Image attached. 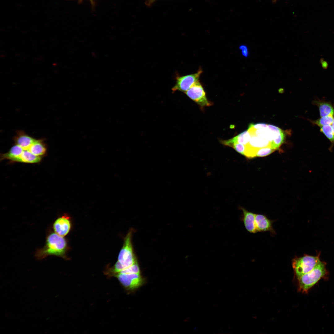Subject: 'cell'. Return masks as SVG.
Listing matches in <instances>:
<instances>
[{"label": "cell", "mask_w": 334, "mask_h": 334, "mask_svg": "<svg viewBox=\"0 0 334 334\" xmlns=\"http://www.w3.org/2000/svg\"><path fill=\"white\" fill-rule=\"evenodd\" d=\"M333 115H332L320 117L318 119L311 121V122L315 125L321 127L326 125H331L332 123Z\"/></svg>", "instance_id": "e0dca14e"}, {"label": "cell", "mask_w": 334, "mask_h": 334, "mask_svg": "<svg viewBox=\"0 0 334 334\" xmlns=\"http://www.w3.org/2000/svg\"><path fill=\"white\" fill-rule=\"evenodd\" d=\"M28 150L36 156L42 157L46 153L47 147L42 139H36Z\"/></svg>", "instance_id": "5bb4252c"}, {"label": "cell", "mask_w": 334, "mask_h": 334, "mask_svg": "<svg viewBox=\"0 0 334 334\" xmlns=\"http://www.w3.org/2000/svg\"><path fill=\"white\" fill-rule=\"evenodd\" d=\"M113 276L117 277L126 289L133 290L141 286L144 282L140 273L117 274Z\"/></svg>", "instance_id": "5b68a950"}, {"label": "cell", "mask_w": 334, "mask_h": 334, "mask_svg": "<svg viewBox=\"0 0 334 334\" xmlns=\"http://www.w3.org/2000/svg\"><path fill=\"white\" fill-rule=\"evenodd\" d=\"M313 104L318 107L320 117L334 114V108L328 102L319 100L313 101Z\"/></svg>", "instance_id": "9a60e30c"}, {"label": "cell", "mask_w": 334, "mask_h": 334, "mask_svg": "<svg viewBox=\"0 0 334 334\" xmlns=\"http://www.w3.org/2000/svg\"><path fill=\"white\" fill-rule=\"evenodd\" d=\"M267 127L274 132L280 133L283 131L281 129L273 125L268 124Z\"/></svg>", "instance_id": "d4e9b609"}, {"label": "cell", "mask_w": 334, "mask_h": 334, "mask_svg": "<svg viewBox=\"0 0 334 334\" xmlns=\"http://www.w3.org/2000/svg\"><path fill=\"white\" fill-rule=\"evenodd\" d=\"M185 93L189 97L201 106H208L212 104L208 100L205 92L199 81Z\"/></svg>", "instance_id": "52a82bcc"}, {"label": "cell", "mask_w": 334, "mask_h": 334, "mask_svg": "<svg viewBox=\"0 0 334 334\" xmlns=\"http://www.w3.org/2000/svg\"><path fill=\"white\" fill-rule=\"evenodd\" d=\"M285 134L283 131L275 137L271 143L272 148L277 150L284 142L285 139Z\"/></svg>", "instance_id": "d6986e66"}, {"label": "cell", "mask_w": 334, "mask_h": 334, "mask_svg": "<svg viewBox=\"0 0 334 334\" xmlns=\"http://www.w3.org/2000/svg\"><path fill=\"white\" fill-rule=\"evenodd\" d=\"M320 131L326 136L332 144H334V133L331 125H326L320 127Z\"/></svg>", "instance_id": "ac0fdd59"}, {"label": "cell", "mask_w": 334, "mask_h": 334, "mask_svg": "<svg viewBox=\"0 0 334 334\" xmlns=\"http://www.w3.org/2000/svg\"><path fill=\"white\" fill-rule=\"evenodd\" d=\"M140 273L139 268L137 262L130 266L122 270L117 274ZM114 274V275H115Z\"/></svg>", "instance_id": "ffe728a7"}, {"label": "cell", "mask_w": 334, "mask_h": 334, "mask_svg": "<svg viewBox=\"0 0 334 334\" xmlns=\"http://www.w3.org/2000/svg\"><path fill=\"white\" fill-rule=\"evenodd\" d=\"M42 157L34 155L28 149H23L22 154L17 160L16 162L25 163H36L41 161Z\"/></svg>", "instance_id": "2e32d148"}, {"label": "cell", "mask_w": 334, "mask_h": 334, "mask_svg": "<svg viewBox=\"0 0 334 334\" xmlns=\"http://www.w3.org/2000/svg\"><path fill=\"white\" fill-rule=\"evenodd\" d=\"M231 147L238 153L244 156L245 150V146L244 145L240 143H236L232 145Z\"/></svg>", "instance_id": "7402d4cb"}, {"label": "cell", "mask_w": 334, "mask_h": 334, "mask_svg": "<svg viewBox=\"0 0 334 334\" xmlns=\"http://www.w3.org/2000/svg\"><path fill=\"white\" fill-rule=\"evenodd\" d=\"M326 270L323 263L320 262L310 271L298 279L299 291L307 292L325 275Z\"/></svg>", "instance_id": "3957f363"}, {"label": "cell", "mask_w": 334, "mask_h": 334, "mask_svg": "<svg viewBox=\"0 0 334 334\" xmlns=\"http://www.w3.org/2000/svg\"><path fill=\"white\" fill-rule=\"evenodd\" d=\"M67 248L65 238L55 233H52L47 236L44 247L38 250L35 255L39 259L50 255L65 257Z\"/></svg>", "instance_id": "6da1fadb"}, {"label": "cell", "mask_w": 334, "mask_h": 334, "mask_svg": "<svg viewBox=\"0 0 334 334\" xmlns=\"http://www.w3.org/2000/svg\"><path fill=\"white\" fill-rule=\"evenodd\" d=\"M156 0H145V4L148 6H151Z\"/></svg>", "instance_id": "4316f807"}, {"label": "cell", "mask_w": 334, "mask_h": 334, "mask_svg": "<svg viewBox=\"0 0 334 334\" xmlns=\"http://www.w3.org/2000/svg\"><path fill=\"white\" fill-rule=\"evenodd\" d=\"M132 231L130 230L124 238V244L119 254L118 260L110 270L111 275L117 273L137 262L131 242Z\"/></svg>", "instance_id": "7a4b0ae2"}, {"label": "cell", "mask_w": 334, "mask_h": 334, "mask_svg": "<svg viewBox=\"0 0 334 334\" xmlns=\"http://www.w3.org/2000/svg\"><path fill=\"white\" fill-rule=\"evenodd\" d=\"M268 124L264 123H259L256 124H250L249 127L255 129H258L267 127Z\"/></svg>", "instance_id": "603a6c76"}, {"label": "cell", "mask_w": 334, "mask_h": 334, "mask_svg": "<svg viewBox=\"0 0 334 334\" xmlns=\"http://www.w3.org/2000/svg\"><path fill=\"white\" fill-rule=\"evenodd\" d=\"M36 139L28 135L23 131H19L13 138L15 144L19 145L24 150L29 149Z\"/></svg>", "instance_id": "9c48e42d"}, {"label": "cell", "mask_w": 334, "mask_h": 334, "mask_svg": "<svg viewBox=\"0 0 334 334\" xmlns=\"http://www.w3.org/2000/svg\"><path fill=\"white\" fill-rule=\"evenodd\" d=\"M53 228L55 232L58 234L62 237L66 235L71 228L70 217L65 214L58 218L54 222Z\"/></svg>", "instance_id": "ba28073f"}, {"label": "cell", "mask_w": 334, "mask_h": 334, "mask_svg": "<svg viewBox=\"0 0 334 334\" xmlns=\"http://www.w3.org/2000/svg\"><path fill=\"white\" fill-rule=\"evenodd\" d=\"M202 72V70L199 69L194 74L177 77L176 84L172 88V90L174 92L178 90L186 92L199 81V76Z\"/></svg>", "instance_id": "8992f818"}, {"label": "cell", "mask_w": 334, "mask_h": 334, "mask_svg": "<svg viewBox=\"0 0 334 334\" xmlns=\"http://www.w3.org/2000/svg\"><path fill=\"white\" fill-rule=\"evenodd\" d=\"M251 135H254L258 137L267 139L270 142H272L274 138L280 133L275 132L272 131L268 128H265L262 129H255L249 126L248 129Z\"/></svg>", "instance_id": "7c38bea8"}, {"label": "cell", "mask_w": 334, "mask_h": 334, "mask_svg": "<svg viewBox=\"0 0 334 334\" xmlns=\"http://www.w3.org/2000/svg\"><path fill=\"white\" fill-rule=\"evenodd\" d=\"M332 129H333V131L334 133V117H333V122H332Z\"/></svg>", "instance_id": "83f0119b"}, {"label": "cell", "mask_w": 334, "mask_h": 334, "mask_svg": "<svg viewBox=\"0 0 334 334\" xmlns=\"http://www.w3.org/2000/svg\"><path fill=\"white\" fill-rule=\"evenodd\" d=\"M239 49L241 50L242 55L247 57L249 55V52L247 47L245 45H242L239 47Z\"/></svg>", "instance_id": "cb8c5ba5"}, {"label": "cell", "mask_w": 334, "mask_h": 334, "mask_svg": "<svg viewBox=\"0 0 334 334\" xmlns=\"http://www.w3.org/2000/svg\"><path fill=\"white\" fill-rule=\"evenodd\" d=\"M240 209L243 212L242 220L246 229L250 233L257 232L255 224V214L247 211L243 208L240 207Z\"/></svg>", "instance_id": "30bf717a"}, {"label": "cell", "mask_w": 334, "mask_h": 334, "mask_svg": "<svg viewBox=\"0 0 334 334\" xmlns=\"http://www.w3.org/2000/svg\"><path fill=\"white\" fill-rule=\"evenodd\" d=\"M89 0L90 1L92 2V0Z\"/></svg>", "instance_id": "f1b7e54d"}, {"label": "cell", "mask_w": 334, "mask_h": 334, "mask_svg": "<svg viewBox=\"0 0 334 334\" xmlns=\"http://www.w3.org/2000/svg\"><path fill=\"white\" fill-rule=\"evenodd\" d=\"M276 149L271 147H264L258 149L255 154V157H263L267 156L274 152Z\"/></svg>", "instance_id": "44dd1931"}, {"label": "cell", "mask_w": 334, "mask_h": 334, "mask_svg": "<svg viewBox=\"0 0 334 334\" xmlns=\"http://www.w3.org/2000/svg\"><path fill=\"white\" fill-rule=\"evenodd\" d=\"M320 62L321 64L322 67L324 69H326L328 66V64L327 62L322 58L320 60Z\"/></svg>", "instance_id": "484cf974"}, {"label": "cell", "mask_w": 334, "mask_h": 334, "mask_svg": "<svg viewBox=\"0 0 334 334\" xmlns=\"http://www.w3.org/2000/svg\"><path fill=\"white\" fill-rule=\"evenodd\" d=\"M320 262L318 257L309 255L294 258L292 264L295 275L298 279L310 271Z\"/></svg>", "instance_id": "277c9868"}, {"label": "cell", "mask_w": 334, "mask_h": 334, "mask_svg": "<svg viewBox=\"0 0 334 334\" xmlns=\"http://www.w3.org/2000/svg\"><path fill=\"white\" fill-rule=\"evenodd\" d=\"M255 224L257 232L272 230L271 221L263 215L255 214Z\"/></svg>", "instance_id": "4fadbf2b"}, {"label": "cell", "mask_w": 334, "mask_h": 334, "mask_svg": "<svg viewBox=\"0 0 334 334\" xmlns=\"http://www.w3.org/2000/svg\"><path fill=\"white\" fill-rule=\"evenodd\" d=\"M251 135L248 130L244 131L233 138L221 141L223 145L231 147L234 144L240 143L245 146L247 144L250 139Z\"/></svg>", "instance_id": "8fae6325"}]
</instances>
